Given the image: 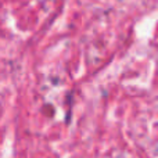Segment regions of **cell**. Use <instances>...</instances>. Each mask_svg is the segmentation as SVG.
Segmentation results:
<instances>
[]
</instances>
